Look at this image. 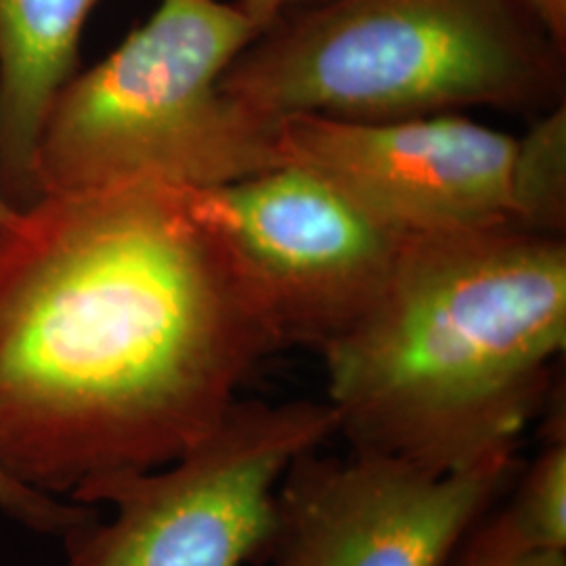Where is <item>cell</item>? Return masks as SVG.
I'll return each instance as SVG.
<instances>
[{
  "instance_id": "cell-5",
  "label": "cell",
  "mask_w": 566,
  "mask_h": 566,
  "mask_svg": "<svg viewBox=\"0 0 566 566\" xmlns=\"http://www.w3.org/2000/svg\"><path fill=\"white\" fill-rule=\"evenodd\" d=\"M336 437L325 401L238 399L170 464L105 479L72 497L112 516L63 537L60 566H248L261 563L275 491L296 458Z\"/></svg>"
},
{
  "instance_id": "cell-8",
  "label": "cell",
  "mask_w": 566,
  "mask_h": 566,
  "mask_svg": "<svg viewBox=\"0 0 566 566\" xmlns=\"http://www.w3.org/2000/svg\"><path fill=\"white\" fill-rule=\"evenodd\" d=\"M516 137L464 114L399 120H280L282 160L324 177L401 238L507 223Z\"/></svg>"
},
{
  "instance_id": "cell-11",
  "label": "cell",
  "mask_w": 566,
  "mask_h": 566,
  "mask_svg": "<svg viewBox=\"0 0 566 566\" xmlns=\"http://www.w3.org/2000/svg\"><path fill=\"white\" fill-rule=\"evenodd\" d=\"M544 446L528 462L504 507L510 523L531 546L566 552L565 392L549 399L542 416Z\"/></svg>"
},
{
  "instance_id": "cell-1",
  "label": "cell",
  "mask_w": 566,
  "mask_h": 566,
  "mask_svg": "<svg viewBox=\"0 0 566 566\" xmlns=\"http://www.w3.org/2000/svg\"><path fill=\"white\" fill-rule=\"evenodd\" d=\"M277 348L185 189L44 196L0 245V464L67 500L170 464Z\"/></svg>"
},
{
  "instance_id": "cell-9",
  "label": "cell",
  "mask_w": 566,
  "mask_h": 566,
  "mask_svg": "<svg viewBox=\"0 0 566 566\" xmlns=\"http://www.w3.org/2000/svg\"><path fill=\"white\" fill-rule=\"evenodd\" d=\"M99 0H0V185L18 208L39 200L42 122L76 74L82 30Z\"/></svg>"
},
{
  "instance_id": "cell-2",
  "label": "cell",
  "mask_w": 566,
  "mask_h": 566,
  "mask_svg": "<svg viewBox=\"0 0 566 566\" xmlns=\"http://www.w3.org/2000/svg\"><path fill=\"white\" fill-rule=\"evenodd\" d=\"M565 346V238L502 224L407 238L374 303L317 353L353 451L449 474L518 455Z\"/></svg>"
},
{
  "instance_id": "cell-12",
  "label": "cell",
  "mask_w": 566,
  "mask_h": 566,
  "mask_svg": "<svg viewBox=\"0 0 566 566\" xmlns=\"http://www.w3.org/2000/svg\"><path fill=\"white\" fill-rule=\"evenodd\" d=\"M449 566H566V552L531 546L506 512L493 507L465 537Z\"/></svg>"
},
{
  "instance_id": "cell-7",
  "label": "cell",
  "mask_w": 566,
  "mask_h": 566,
  "mask_svg": "<svg viewBox=\"0 0 566 566\" xmlns=\"http://www.w3.org/2000/svg\"><path fill=\"white\" fill-rule=\"evenodd\" d=\"M322 449L283 474L261 565L449 566L518 472L516 455L434 474L378 453Z\"/></svg>"
},
{
  "instance_id": "cell-15",
  "label": "cell",
  "mask_w": 566,
  "mask_h": 566,
  "mask_svg": "<svg viewBox=\"0 0 566 566\" xmlns=\"http://www.w3.org/2000/svg\"><path fill=\"white\" fill-rule=\"evenodd\" d=\"M317 0H238V7L256 25L259 34L269 30L273 23L285 18L287 13L313 4Z\"/></svg>"
},
{
  "instance_id": "cell-6",
  "label": "cell",
  "mask_w": 566,
  "mask_h": 566,
  "mask_svg": "<svg viewBox=\"0 0 566 566\" xmlns=\"http://www.w3.org/2000/svg\"><path fill=\"white\" fill-rule=\"evenodd\" d=\"M185 196L223 243L280 348L319 350L353 324L407 240L298 164Z\"/></svg>"
},
{
  "instance_id": "cell-14",
  "label": "cell",
  "mask_w": 566,
  "mask_h": 566,
  "mask_svg": "<svg viewBox=\"0 0 566 566\" xmlns=\"http://www.w3.org/2000/svg\"><path fill=\"white\" fill-rule=\"evenodd\" d=\"M526 13L537 21L552 42L565 51L566 0H518Z\"/></svg>"
},
{
  "instance_id": "cell-13",
  "label": "cell",
  "mask_w": 566,
  "mask_h": 566,
  "mask_svg": "<svg viewBox=\"0 0 566 566\" xmlns=\"http://www.w3.org/2000/svg\"><path fill=\"white\" fill-rule=\"evenodd\" d=\"M0 510L36 533L65 537L78 526L91 523L97 516L95 506L63 502L57 495H49L34 486L21 483L4 465L0 464Z\"/></svg>"
},
{
  "instance_id": "cell-3",
  "label": "cell",
  "mask_w": 566,
  "mask_h": 566,
  "mask_svg": "<svg viewBox=\"0 0 566 566\" xmlns=\"http://www.w3.org/2000/svg\"><path fill=\"white\" fill-rule=\"evenodd\" d=\"M563 55L518 0H317L250 42L223 91L275 122L542 114L565 102Z\"/></svg>"
},
{
  "instance_id": "cell-10",
  "label": "cell",
  "mask_w": 566,
  "mask_h": 566,
  "mask_svg": "<svg viewBox=\"0 0 566 566\" xmlns=\"http://www.w3.org/2000/svg\"><path fill=\"white\" fill-rule=\"evenodd\" d=\"M507 223L528 233L565 238L566 107L542 116L516 139L507 179Z\"/></svg>"
},
{
  "instance_id": "cell-4",
  "label": "cell",
  "mask_w": 566,
  "mask_h": 566,
  "mask_svg": "<svg viewBox=\"0 0 566 566\" xmlns=\"http://www.w3.org/2000/svg\"><path fill=\"white\" fill-rule=\"evenodd\" d=\"M256 36L238 2L160 0L49 107L34 160L39 200L130 185L206 189L283 164L280 122L223 91Z\"/></svg>"
},
{
  "instance_id": "cell-16",
  "label": "cell",
  "mask_w": 566,
  "mask_h": 566,
  "mask_svg": "<svg viewBox=\"0 0 566 566\" xmlns=\"http://www.w3.org/2000/svg\"><path fill=\"white\" fill-rule=\"evenodd\" d=\"M18 212H20V208L7 198V193H4V189L0 185V245L4 242V238H7L11 224L15 221Z\"/></svg>"
}]
</instances>
